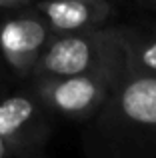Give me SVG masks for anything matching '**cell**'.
<instances>
[{
    "label": "cell",
    "mask_w": 156,
    "mask_h": 158,
    "mask_svg": "<svg viewBox=\"0 0 156 158\" xmlns=\"http://www.w3.org/2000/svg\"><path fill=\"white\" fill-rule=\"evenodd\" d=\"M122 66L124 58L120 50V56L88 72L72 76L32 78L34 80L32 92L52 114L66 118H88L90 114L108 104Z\"/></svg>",
    "instance_id": "1"
},
{
    "label": "cell",
    "mask_w": 156,
    "mask_h": 158,
    "mask_svg": "<svg viewBox=\"0 0 156 158\" xmlns=\"http://www.w3.org/2000/svg\"><path fill=\"white\" fill-rule=\"evenodd\" d=\"M120 56L114 28H94L70 34H52L44 46L32 78L72 76L88 72Z\"/></svg>",
    "instance_id": "2"
},
{
    "label": "cell",
    "mask_w": 156,
    "mask_h": 158,
    "mask_svg": "<svg viewBox=\"0 0 156 158\" xmlns=\"http://www.w3.org/2000/svg\"><path fill=\"white\" fill-rule=\"evenodd\" d=\"M52 32L34 6L14 10L0 22V54L18 78H32Z\"/></svg>",
    "instance_id": "3"
},
{
    "label": "cell",
    "mask_w": 156,
    "mask_h": 158,
    "mask_svg": "<svg viewBox=\"0 0 156 158\" xmlns=\"http://www.w3.org/2000/svg\"><path fill=\"white\" fill-rule=\"evenodd\" d=\"M0 136L14 156H32L50 136L48 110L34 92H16L0 98Z\"/></svg>",
    "instance_id": "4"
},
{
    "label": "cell",
    "mask_w": 156,
    "mask_h": 158,
    "mask_svg": "<svg viewBox=\"0 0 156 158\" xmlns=\"http://www.w3.org/2000/svg\"><path fill=\"white\" fill-rule=\"evenodd\" d=\"M108 102H112L122 124L156 130V76L138 72L124 62Z\"/></svg>",
    "instance_id": "5"
},
{
    "label": "cell",
    "mask_w": 156,
    "mask_h": 158,
    "mask_svg": "<svg viewBox=\"0 0 156 158\" xmlns=\"http://www.w3.org/2000/svg\"><path fill=\"white\" fill-rule=\"evenodd\" d=\"M36 8L52 34H70L80 30L104 28L116 14L114 2L92 0H34Z\"/></svg>",
    "instance_id": "6"
},
{
    "label": "cell",
    "mask_w": 156,
    "mask_h": 158,
    "mask_svg": "<svg viewBox=\"0 0 156 158\" xmlns=\"http://www.w3.org/2000/svg\"><path fill=\"white\" fill-rule=\"evenodd\" d=\"M124 62L130 68L156 76V32L138 28H114Z\"/></svg>",
    "instance_id": "7"
},
{
    "label": "cell",
    "mask_w": 156,
    "mask_h": 158,
    "mask_svg": "<svg viewBox=\"0 0 156 158\" xmlns=\"http://www.w3.org/2000/svg\"><path fill=\"white\" fill-rule=\"evenodd\" d=\"M34 0H0V8L2 10H20V8L32 6Z\"/></svg>",
    "instance_id": "8"
},
{
    "label": "cell",
    "mask_w": 156,
    "mask_h": 158,
    "mask_svg": "<svg viewBox=\"0 0 156 158\" xmlns=\"http://www.w3.org/2000/svg\"><path fill=\"white\" fill-rule=\"evenodd\" d=\"M0 158H16L14 156V150L8 146V142L0 136Z\"/></svg>",
    "instance_id": "9"
},
{
    "label": "cell",
    "mask_w": 156,
    "mask_h": 158,
    "mask_svg": "<svg viewBox=\"0 0 156 158\" xmlns=\"http://www.w3.org/2000/svg\"><path fill=\"white\" fill-rule=\"evenodd\" d=\"M138 2H140L142 6H146V8H154L156 10V0H138Z\"/></svg>",
    "instance_id": "10"
},
{
    "label": "cell",
    "mask_w": 156,
    "mask_h": 158,
    "mask_svg": "<svg viewBox=\"0 0 156 158\" xmlns=\"http://www.w3.org/2000/svg\"><path fill=\"white\" fill-rule=\"evenodd\" d=\"M92 2H114V0H92Z\"/></svg>",
    "instance_id": "11"
}]
</instances>
